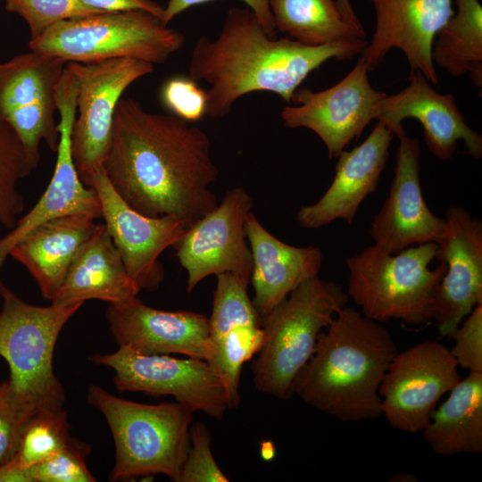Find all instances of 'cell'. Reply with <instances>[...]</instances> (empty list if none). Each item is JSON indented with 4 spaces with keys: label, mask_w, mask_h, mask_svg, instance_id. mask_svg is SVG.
<instances>
[{
    "label": "cell",
    "mask_w": 482,
    "mask_h": 482,
    "mask_svg": "<svg viewBox=\"0 0 482 482\" xmlns=\"http://www.w3.org/2000/svg\"><path fill=\"white\" fill-rule=\"evenodd\" d=\"M103 169L131 208L174 217L187 229L219 203L211 189L219 169L207 133L176 115L148 112L130 97L116 107Z\"/></svg>",
    "instance_id": "1"
},
{
    "label": "cell",
    "mask_w": 482,
    "mask_h": 482,
    "mask_svg": "<svg viewBox=\"0 0 482 482\" xmlns=\"http://www.w3.org/2000/svg\"><path fill=\"white\" fill-rule=\"evenodd\" d=\"M368 42L353 38L307 46L288 37L277 38L249 8H230L218 37H200L191 52L189 76L209 85L206 114L229 115L246 94L271 92L291 104L309 74L330 59H352Z\"/></svg>",
    "instance_id": "2"
},
{
    "label": "cell",
    "mask_w": 482,
    "mask_h": 482,
    "mask_svg": "<svg viewBox=\"0 0 482 482\" xmlns=\"http://www.w3.org/2000/svg\"><path fill=\"white\" fill-rule=\"evenodd\" d=\"M397 353L386 328L345 305L320 334L293 395L341 421L377 419L382 414L378 389Z\"/></svg>",
    "instance_id": "3"
},
{
    "label": "cell",
    "mask_w": 482,
    "mask_h": 482,
    "mask_svg": "<svg viewBox=\"0 0 482 482\" xmlns=\"http://www.w3.org/2000/svg\"><path fill=\"white\" fill-rule=\"evenodd\" d=\"M349 300L343 287L312 277L261 317L262 346L251 364L262 394L288 400L293 382L312 357L319 336Z\"/></svg>",
    "instance_id": "4"
},
{
    "label": "cell",
    "mask_w": 482,
    "mask_h": 482,
    "mask_svg": "<svg viewBox=\"0 0 482 482\" xmlns=\"http://www.w3.org/2000/svg\"><path fill=\"white\" fill-rule=\"evenodd\" d=\"M87 402L103 414L112 435L115 462L112 480L162 474L179 482L193 411L177 402L146 404L129 401L97 385L88 386Z\"/></svg>",
    "instance_id": "5"
},
{
    "label": "cell",
    "mask_w": 482,
    "mask_h": 482,
    "mask_svg": "<svg viewBox=\"0 0 482 482\" xmlns=\"http://www.w3.org/2000/svg\"><path fill=\"white\" fill-rule=\"evenodd\" d=\"M437 244L409 246L387 253L374 245L345 261L346 293L361 312L379 323L400 320L410 325L427 324L434 318L436 296L446 265L436 269Z\"/></svg>",
    "instance_id": "6"
},
{
    "label": "cell",
    "mask_w": 482,
    "mask_h": 482,
    "mask_svg": "<svg viewBox=\"0 0 482 482\" xmlns=\"http://www.w3.org/2000/svg\"><path fill=\"white\" fill-rule=\"evenodd\" d=\"M0 296V356L8 364L13 395L36 411L62 410L66 396L54 370V347L62 328L83 303L30 304L3 282Z\"/></svg>",
    "instance_id": "7"
},
{
    "label": "cell",
    "mask_w": 482,
    "mask_h": 482,
    "mask_svg": "<svg viewBox=\"0 0 482 482\" xmlns=\"http://www.w3.org/2000/svg\"><path fill=\"white\" fill-rule=\"evenodd\" d=\"M185 36L141 10L104 12L60 21L29 47L65 62L133 58L162 64L185 44Z\"/></svg>",
    "instance_id": "8"
},
{
    "label": "cell",
    "mask_w": 482,
    "mask_h": 482,
    "mask_svg": "<svg viewBox=\"0 0 482 482\" xmlns=\"http://www.w3.org/2000/svg\"><path fill=\"white\" fill-rule=\"evenodd\" d=\"M77 79V112L71 151L80 179L89 187L103 167L112 130L116 107L124 91L154 71V64L133 58L66 63Z\"/></svg>",
    "instance_id": "9"
},
{
    "label": "cell",
    "mask_w": 482,
    "mask_h": 482,
    "mask_svg": "<svg viewBox=\"0 0 482 482\" xmlns=\"http://www.w3.org/2000/svg\"><path fill=\"white\" fill-rule=\"evenodd\" d=\"M89 361L113 370L120 391L152 396L170 395L191 411L221 420L229 409L223 382L206 361L169 354H141L125 346L108 354H94Z\"/></svg>",
    "instance_id": "10"
},
{
    "label": "cell",
    "mask_w": 482,
    "mask_h": 482,
    "mask_svg": "<svg viewBox=\"0 0 482 482\" xmlns=\"http://www.w3.org/2000/svg\"><path fill=\"white\" fill-rule=\"evenodd\" d=\"M66 63L30 50L0 64V116L18 136L32 170L39 163L42 142L57 150L55 92Z\"/></svg>",
    "instance_id": "11"
},
{
    "label": "cell",
    "mask_w": 482,
    "mask_h": 482,
    "mask_svg": "<svg viewBox=\"0 0 482 482\" xmlns=\"http://www.w3.org/2000/svg\"><path fill=\"white\" fill-rule=\"evenodd\" d=\"M461 379L450 350L437 341H425L390 362L380 384L382 414L389 425L408 433L421 432L440 398Z\"/></svg>",
    "instance_id": "12"
},
{
    "label": "cell",
    "mask_w": 482,
    "mask_h": 482,
    "mask_svg": "<svg viewBox=\"0 0 482 482\" xmlns=\"http://www.w3.org/2000/svg\"><path fill=\"white\" fill-rule=\"evenodd\" d=\"M368 72L360 57L342 80L327 89L298 87L293 104L286 105L280 112L284 125L313 131L324 143L328 156L337 158L374 120L375 107L386 95L371 87Z\"/></svg>",
    "instance_id": "13"
},
{
    "label": "cell",
    "mask_w": 482,
    "mask_h": 482,
    "mask_svg": "<svg viewBox=\"0 0 482 482\" xmlns=\"http://www.w3.org/2000/svg\"><path fill=\"white\" fill-rule=\"evenodd\" d=\"M253 204L245 189L234 187L213 210L187 229L174 248L187 273V292L211 275L231 273L250 282L253 256L246 241L245 221Z\"/></svg>",
    "instance_id": "14"
},
{
    "label": "cell",
    "mask_w": 482,
    "mask_h": 482,
    "mask_svg": "<svg viewBox=\"0 0 482 482\" xmlns=\"http://www.w3.org/2000/svg\"><path fill=\"white\" fill-rule=\"evenodd\" d=\"M77 93L76 77L65 68L55 92L60 122L54 171L34 207L17 220L9 233L0 237V283L1 271L11 248L36 227L72 214H83L95 220L102 218L98 195L80 179L72 156L71 133L77 113Z\"/></svg>",
    "instance_id": "15"
},
{
    "label": "cell",
    "mask_w": 482,
    "mask_h": 482,
    "mask_svg": "<svg viewBox=\"0 0 482 482\" xmlns=\"http://www.w3.org/2000/svg\"><path fill=\"white\" fill-rule=\"evenodd\" d=\"M89 187L98 195L104 223L129 276L140 290L155 291L164 278L159 256L179 243L187 228L174 217H148L131 208L114 190L103 167L94 173Z\"/></svg>",
    "instance_id": "16"
},
{
    "label": "cell",
    "mask_w": 482,
    "mask_h": 482,
    "mask_svg": "<svg viewBox=\"0 0 482 482\" xmlns=\"http://www.w3.org/2000/svg\"><path fill=\"white\" fill-rule=\"evenodd\" d=\"M435 259L446 265L436 296L433 320L440 336L450 337L482 303V222L461 206H450Z\"/></svg>",
    "instance_id": "17"
},
{
    "label": "cell",
    "mask_w": 482,
    "mask_h": 482,
    "mask_svg": "<svg viewBox=\"0 0 482 482\" xmlns=\"http://www.w3.org/2000/svg\"><path fill=\"white\" fill-rule=\"evenodd\" d=\"M398 138L389 195L370 227L373 245L387 253L413 245L437 243L445 228V220L435 215L423 197L420 141L405 133Z\"/></svg>",
    "instance_id": "18"
},
{
    "label": "cell",
    "mask_w": 482,
    "mask_h": 482,
    "mask_svg": "<svg viewBox=\"0 0 482 482\" xmlns=\"http://www.w3.org/2000/svg\"><path fill=\"white\" fill-rule=\"evenodd\" d=\"M408 81L402 91L386 95L377 104L374 120L399 137L405 133L403 121L415 119L423 128L427 147L438 159H451L459 140L465 144L471 157L480 159L482 137L466 123L454 96L436 92L418 71H411Z\"/></svg>",
    "instance_id": "19"
},
{
    "label": "cell",
    "mask_w": 482,
    "mask_h": 482,
    "mask_svg": "<svg viewBox=\"0 0 482 482\" xmlns=\"http://www.w3.org/2000/svg\"><path fill=\"white\" fill-rule=\"evenodd\" d=\"M376 13L371 42L361 54L368 71H374L388 52L397 48L411 71L421 72L431 84L438 83L432 60L436 33L454 13L453 0H369Z\"/></svg>",
    "instance_id": "20"
},
{
    "label": "cell",
    "mask_w": 482,
    "mask_h": 482,
    "mask_svg": "<svg viewBox=\"0 0 482 482\" xmlns=\"http://www.w3.org/2000/svg\"><path fill=\"white\" fill-rule=\"evenodd\" d=\"M110 330L119 346L141 354L179 353L210 362L209 318L191 311L153 308L137 296L110 304Z\"/></svg>",
    "instance_id": "21"
},
{
    "label": "cell",
    "mask_w": 482,
    "mask_h": 482,
    "mask_svg": "<svg viewBox=\"0 0 482 482\" xmlns=\"http://www.w3.org/2000/svg\"><path fill=\"white\" fill-rule=\"evenodd\" d=\"M393 137L378 121L361 145L344 150L337 157L335 177L324 195L297 212L298 224L307 229H320L337 220L353 224L362 203L378 187Z\"/></svg>",
    "instance_id": "22"
},
{
    "label": "cell",
    "mask_w": 482,
    "mask_h": 482,
    "mask_svg": "<svg viewBox=\"0 0 482 482\" xmlns=\"http://www.w3.org/2000/svg\"><path fill=\"white\" fill-rule=\"evenodd\" d=\"M245 235L253 256L252 302L261 317L302 282L319 276L323 261L320 247L284 243L269 232L252 212L246 218Z\"/></svg>",
    "instance_id": "23"
},
{
    "label": "cell",
    "mask_w": 482,
    "mask_h": 482,
    "mask_svg": "<svg viewBox=\"0 0 482 482\" xmlns=\"http://www.w3.org/2000/svg\"><path fill=\"white\" fill-rule=\"evenodd\" d=\"M140 291L129 276L104 223H97L51 303L65 305L101 300L114 304L137 296Z\"/></svg>",
    "instance_id": "24"
},
{
    "label": "cell",
    "mask_w": 482,
    "mask_h": 482,
    "mask_svg": "<svg viewBox=\"0 0 482 482\" xmlns=\"http://www.w3.org/2000/svg\"><path fill=\"white\" fill-rule=\"evenodd\" d=\"M95 219L72 214L46 221L20 239L9 256L36 280L42 296L51 301L79 249L94 232Z\"/></svg>",
    "instance_id": "25"
},
{
    "label": "cell",
    "mask_w": 482,
    "mask_h": 482,
    "mask_svg": "<svg viewBox=\"0 0 482 482\" xmlns=\"http://www.w3.org/2000/svg\"><path fill=\"white\" fill-rule=\"evenodd\" d=\"M440 456L482 453V373L470 371L434 411L421 431Z\"/></svg>",
    "instance_id": "26"
},
{
    "label": "cell",
    "mask_w": 482,
    "mask_h": 482,
    "mask_svg": "<svg viewBox=\"0 0 482 482\" xmlns=\"http://www.w3.org/2000/svg\"><path fill=\"white\" fill-rule=\"evenodd\" d=\"M457 12L439 29L432 60L453 77L470 75L482 86V5L479 0H455Z\"/></svg>",
    "instance_id": "27"
},
{
    "label": "cell",
    "mask_w": 482,
    "mask_h": 482,
    "mask_svg": "<svg viewBox=\"0 0 482 482\" xmlns=\"http://www.w3.org/2000/svg\"><path fill=\"white\" fill-rule=\"evenodd\" d=\"M276 30L307 46L353 38L365 39L346 21L336 0H270Z\"/></svg>",
    "instance_id": "28"
},
{
    "label": "cell",
    "mask_w": 482,
    "mask_h": 482,
    "mask_svg": "<svg viewBox=\"0 0 482 482\" xmlns=\"http://www.w3.org/2000/svg\"><path fill=\"white\" fill-rule=\"evenodd\" d=\"M216 277L217 285L209 318L211 343L237 328L261 327V316L247 294L250 282L231 273Z\"/></svg>",
    "instance_id": "29"
},
{
    "label": "cell",
    "mask_w": 482,
    "mask_h": 482,
    "mask_svg": "<svg viewBox=\"0 0 482 482\" xmlns=\"http://www.w3.org/2000/svg\"><path fill=\"white\" fill-rule=\"evenodd\" d=\"M67 411H39L25 424L11 461L29 468L66 447L73 437Z\"/></svg>",
    "instance_id": "30"
},
{
    "label": "cell",
    "mask_w": 482,
    "mask_h": 482,
    "mask_svg": "<svg viewBox=\"0 0 482 482\" xmlns=\"http://www.w3.org/2000/svg\"><path fill=\"white\" fill-rule=\"evenodd\" d=\"M32 170L21 140L0 116V224L6 229L16 225L24 210L18 183Z\"/></svg>",
    "instance_id": "31"
},
{
    "label": "cell",
    "mask_w": 482,
    "mask_h": 482,
    "mask_svg": "<svg viewBox=\"0 0 482 482\" xmlns=\"http://www.w3.org/2000/svg\"><path fill=\"white\" fill-rule=\"evenodd\" d=\"M263 340L262 326L232 330L212 343L209 363L220 375L228 398L229 409L240 403L239 382L243 365L259 352Z\"/></svg>",
    "instance_id": "32"
},
{
    "label": "cell",
    "mask_w": 482,
    "mask_h": 482,
    "mask_svg": "<svg viewBox=\"0 0 482 482\" xmlns=\"http://www.w3.org/2000/svg\"><path fill=\"white\" fill-rule=\"evenodd\" d=\"M8 12L21 16L29 25L30 39L53 25L70 19L102 13L79 0H4Z\"/></svg>",
    "instance_id": "33"
},
{
    "label": "cell",
    "mask_w": 482,
    "mask_h": 482,
    "mask_svg": "<svg viewBox=\"0 0 482 482\" xmlns=\"http://www.w3.org/2000/svg\"><path fill=\"white\" fill-rule=\"evenodd\" d=\"M89 446L76 438L54 455L29 467L32 482H94L86 464Z\"/></svg>",
    "instance_id": "34"
},
{
    "label": "cell",
    "mask_w": 482,
    "mask_h": 482,
    "mask_svg": "<svg viewBox=\"0 0 482 482\" xmlns=\"http://www.w3.org/2000/svg\"><path fill=\"white\" fill-rule=\"evenodd\" d=\"M211 434L202 422L191 424L189 447L179 482H228L211 450Z\"/></svg>",
    "instance_id": "35"
},
{
    "label": "cell",
    "mask_w": 482,
    "mask_h": 482,
    "mask_svg": "<svg viewBox=\"0 0 482 482\" xmlns=\"http://www.w3.org/2000/svg\"><path fill=\"white\" fill-rule=\"evenodd\" d=\"M36 412L17 400L8 380L0 383V467L12 459L25 424Z\"/></svg>",
    "instance_id": "36"
},
{
    "label": "cell",
    "mask_w": 482,
    "mask_h": 482,
    "mask_svg": "<svg viewBox=\"0 0 482 482\" xmlns=\"http://www.w3.org/2000/svg\"><path fill=\"white\" fill-rule=\"evenodd\" d=\"M161 100L173 115L188 122L206 114L207 93L191 78L177 76L168 79L161 89Z\"/></svg>",
    "instance_id": "37"
},
{
    "label": "cell",
    "mask_w": 482,
    "mask_h": 482,
    "mask_svg": "<svg viewBox=\"0 0 482 482\" xmlns=\"http://www.w3.org/2000/svg\"><path fill=\"white\" fill-rule=\"evenodd\" d=\"M450 353L458 366L482 373V303L478 304L452 335Z\"/></svg>",
    "instance_id": "38"
},
{
    "label": "cell",
    "mask_w": 482,
    "mask_h": 482,
    "mask_svg": "<svg viewBox=\"0 0 482 482\" xmlns=\"http://www.w3.org/2000/svg\"><path fill=\"white\" fill-rule=\"evenodd\" d=\"M212 0H168L164 7L163 22L169 24L177 15L190 7L208 3ZM248 8L257 16L258 20L272 37H276V29L270 7V0H242Z\"/></svg>",
    "instance_id": "39"
},
{
    "label": "cell",
    "mask_w": 482,
    "mask_h": 482,
    "mask_svg": "<svg viewBox=\"0 0 482 482\" xmlns=\"http://www.w3.org/2000/svg\"><path fill=\"white\" fill-rule=\"evenodd\" d=\"M84 5L99 12H118L141 10L150 12L163 21L164 7L153 0H79Z\"/></svg>",
    "instance_id": "40"
},
{
    "label": "cell",
    "mask_w": 482,
    "mask_h": 482,
    "mask_svg": "<svg viewBox=\"0 0 482 482\" xmlns=\"http://www.w3.org/2000/svg\"><path fill=\"white\" fill-rule=\"evenodd\" d=\"M0 482H32L29 468L10 461L0 467Z\"/></svg>",
    "instance_id": "41"
},
{
    "label": "cell",
    "mask_w": 482,
    "mask_h": 482,
    "mask_svg": "<svg viewBox=\"0 0 482 482\" xmlns=\"http://www.w3.org/2000/svg\"><path fill=\"white\" fill-rule=\"evenodd\" d=\"M341 13L348 23L360 31H364L362 23L355 14L350 0H336Z\"/></svg>",
    "instance_id": "42"
}]
</instances>
